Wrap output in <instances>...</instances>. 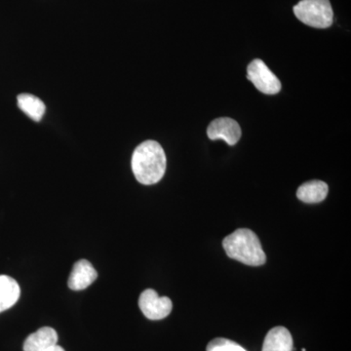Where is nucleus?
I'll list each match as a JSON object with an SVG mask.
<instances>
[{
	"mask_svg": "<svg viewBox=\"0 0 351 351\" xmlns=\"http://www.w3.org/2000/svg\"><path fill=\"white\" fill-rule=\"evenodd\" d=\"M247 77L263 94L274 95L281 90V82L262 60L251 62L247 69Z\"/></svg>",
	"mask_w": 351,
	"mask_h": 351,
	"instance_id": "obj_4",
	"label": "nucleus"
},
{
	"mask_svg": "<svg viewBox=\"0 0 351 351\" xmlns=\"http://www.w3.org/2000/svg\"><path fill=\"white\" fill-rule=\"evenodd\" d=\"M294 13L302 23L316 29L331 27L334 18L329 0H301L294 6Z\"/></svg>",
	"mask_w": 351,
	"mask_h": 351,
	"instance_id": "obj_3",
	"label": "nucleus"
},
{
	"mask_svg": "<svg viewBox=\"0 0 351 351\" xmlns=\"http://www.w3.org/2000/svg\"><path fill=\"white\" fill-rule=\"evenodd\" d=\"M98 274L92 263L87 260H80L73 265L68 285L73 291L84 290L96 280Z\"/></svg>",
	"mask_w": 351,
	"mask_h": 351,
	"instance_id": "obj_7",
	"label": "nucleus"
},
{
	"mask_svg": "<svg viewBox=\"0 0 351 351\" xmlns=\"http://www.w3.org/2000/svg\"><path fill=\"white\" fill-rule=\"evenodd\" d=\"M165 152L156 141H145L136 147L132 156V170L141 184H156L162 179L166 171Z\"/></svg>",
	"mask_w": 351,
	"mask_h": 351,
	"instance_id": "obj_1",
	"label": "nucleus"
},
{
	"mask_svg": "<svg viewBox=\"0 0 351 351\" xmlns=\"http://www.w3.org/2000/svg\"><path fill=\"white\" fill-rule=\"evenodd\" d=\"M223 246L228 257L251 267L263 265L267 261L257 234L247 228H239L226 237Z\"/></svg>",
	"mask_w": 351,
	"mask_h": 351,
	"instance_id": "obj_2",
	"label": "nucleus"
},
{
	"mask_svg": "<svg viewBox=\"0 0 351 351\" xmlns=\"http://www.w3.org/2000/svg\"><path fill=\"white\" fill-rule=\"evenodd\" d=\"M293 338L284 327L270 330L263 341V351H293Z\"/></svg>",
	"mask_w": 351,
	"mask_h": 351,
	"instance_id": "obj_9",
	"label": "nucleus"
},
{
	"mask_svg": "<svg viewBox=\"0 0 351 351\" xmlns=\"http://www.w3.org/2000/svg\"><path fill=\"white\" fill-rule=\"evenodd\" d=\"M207 351H247L239 343L230 339L218 338L210 341L207 346Z\"/></svg>",
	"mask_w": 351,
	"mask_h": 351,
	"instance_id": "obj_13",
	"label": "nucleus"
},
{
	"mask_svg": "<svg viewBox=\"0 0 351 351\" xmlns=\"http://www.w3.org/2000/svg\"><path fill=\"white\" fill-rule=\"evenodd\" d=\"M57 343V332L53 328L43 327L27 337L24 343V351H47Z\"/></svg>",
	"mask_w": 351,
	"mask_h": 351,
	"instance_id": "obj_8",
	"label": "nucleus"
},
{
	"mask_svg": "<svg viewBox=\"0 0 351 351\" xmlns=\"http://www.w3.org/2000/svg\"><path fill=\"white\" fill-rule=\"evenodd\" d=\"M328 186L326 182L322 181L307 182L298 189L297 196L300 200L304 203L322 202L328 195Z\"/></svg>",
	"mask_w": 351,
	"mask_h": 351,
	"instance_id": "obj_11",
	"label": "nucleus"
},
{
	"mask_svg": "<svg viewBox=\"0 0 351 351\" xmlns=\"http://www.w3.org/2000/svg\"><path fill=\"white\" fill-rule=\"evenodd\" d=\"M138 306L143 314L151 320H161L172 311V302L169 298L159 297L156 291L147 289L138 299Z\"/></svg>",
	"mask_w": 351,
	"mask_h": 351,
	"instance_id": "obj_5",
	"label": "nucleus"
},
{
	"mask_svg": "<svg viewBox=\"0 0 351 351\" xmlns=\"http://www.w3.org/2000/svg\"><path fill=\"white\" fill-rule=\"evenodd\" d=\"M18 106L27 117L36 122L40 121L45 113L46 108L43 101L32 94H20L18 96Z\"/></svg>",
	"mask_w": 351,
	"mask_h": 351,
	"instance_id": "obj_12",
	"label": "nucleus"
},
{
	"mask_svg": "<svg viewBox=\"0 0 351 351\" xmlns=\"http://www.w3.org/2000/svg\"><path fill=\"white\" fill-rule=\"evenodd\" d=\"M19 284L12 277L0 276V313L11 308L19 301Z\"/></svg>",
	"mask_w": 351,
	"mask_h": 351,
	"instance_id": "obj_10",
	"label": "nucleus"
},
{
	"mask_svg": "<svg viewBox=\"0 0 351 351\" xmlns=\"http://www.w3.org/2000/svg\"><path fill=\"white\" fill-rule=\"evenodd\" d=\"M47 351H64V350L61 346L56 345L50 348Z\"/></svg>",
	"mask_w": 351,
	"mask_h": 351,
	"instance_id": "obj_14",
	"label": "nucleus"
},
{
	"mask_svg": "<svg viewBox=\"0 0 351 351\" xmlns=\"http://www.w3.org/2000/svg\"><path fill=\"white\" fill-rule=\"evenodd\" d=\"M207 134L212 141L223 140L226 144L234 145L241 138V128L235 120L221 117L211 122L208 127Z\"/></svg>",
	"mask_w": 351,
	"mask_h": 351,
	"instance_id": "obj_6",
	"label": "nucleus"
}]
</instances>
